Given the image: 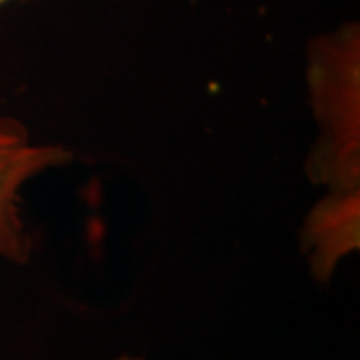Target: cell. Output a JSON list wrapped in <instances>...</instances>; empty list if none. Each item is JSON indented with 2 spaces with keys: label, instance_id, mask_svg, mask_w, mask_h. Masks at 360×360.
Here are the masks:
<instances>
[{
  "label": "cell",
  "instance_id": "1",
  "mask_svg": "<svg viewBox=\"0 0 360 360\" xmlns=\"http://www.w3.org/2000/svg\"><path fill=\"white\" fill-rule=\"evenodd\" d=\"M309 84L321 124L310 160L314 182L328 196L314 206L302 232V245L319 283L330 281L338 262L360 245V34L348 22L310 44Z\"/></svg>",
  "mask_w": 360,
  "mask_h": 360
},
{
  "label": "cell",
  "instance_id": "2",
  "mask_svg": "<svg viewBox=\"0 0 360 360\" xmlns=\"http://www.w3.org/2000/svg\"><path fill=\"white\" fill-rule=\"evenodd\" d=\"M65 146L32 142L20 120L0 115V264H22L32 240L22 217V191L32 179L70 160Z\"/></svg>",
  "mask_w": 360,
  "mask_h": 360
},
{
  "label": "cell",
  "instance_id": "3",
  "mask_svg": "<svg viewBox=\"0 0 360 360\" xmlns=\"http://www.w3.org/2000/svg\"><path fill=\"white\" fill-rule=\"evenodd\" d=\"M115 360H146V359H142V356H129V354H124V356H118V359Z\"/></svg>",
  "mask_w": 360,
  "mask_h": 360
},
{
  "label": "cell",
  "instance_id": "4",
  "mask_svg": "<svg viewBox=\"0 0 360 360\" xmlns=\"http://www.w3.org/2000/svg\"><path fill=\"white\" fill-rule=\"evenodd\" d=\"M6 2H8V0H0V6H2V4H6Z\"/></svg>",
  "mask_w": 360,
  "mask_h": 360
}]
</instances>
